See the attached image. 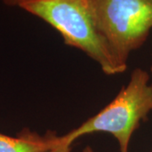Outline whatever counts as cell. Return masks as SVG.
Wrapping results in <instances>:
<instances>
[{
	"instance_id": "8992f818",
	"label": "cell",
	"mask_w": 152,
	"mask_h": 152,
	"mask_svg": "<svg viewBox=\"0 0 152 152\" xmlns=\"http://www.w3.org/2000/svg\"><path fill=\"white\" fill-rule=\"evenodd\" d=\"M4 4H5L6 5L13 6V7H19L20 4H21L23 2L26 1V0H2Z\"/></svg>"
},
{
	"instance_id": "277c9868",
	"label": "cell",
	"mask_w": 152,
	"mask_h": 152,
	"mask_svg": "<svg viewBox=\"0 0 152 152\" xmlns=\"http://www.w3.org/2000/svg\"><path fill=\"white\" fill-rule=\"evenodd\" d=\"M60 137L53 131L40 135L29 129H23L16 136L0 133V152H45L54 147Z\"/></svg>"
},
{
	"instance_id": "52a82bcc",
	"label": "cell",
	"mask_w": 152,
	"mask_h": 152,
	"mask_svg": "<svg viewBox=\"0 0 152 152\" xmlns=\"http://www.w3.org/2000/svg\"><path fill=\"white\" fill-rule=\"evenodd\" d=\"M83 152H94L92 149H91V147L90 146H86L85 149H84V151Z\"/></svg>"
},
{
	"instance_id": "7a4b0ae2",
	"label": "cell",
	"mask_w": 152,
	"mask_h": 152,
	"mask_svg": "<svg viewBox=\"0 0 152 152\" xmlns=\"http://www.w3.org/2000/svg\"><path fill=\"white\" fill-rule=\"evenodd\" d=\"M146 71L134 69L130 80L116 97L97 114L62 136L71 145L80 137L97 132L109 133L118 140L120 152H129V142L141 121L152 112V84Z\"/></svg>"
},
{
	"instance_id": "ba28073f",
	"label": "cell",
	"mask_w": 152,
	"mask_h": 152,
	"mask_svg": "<svg viewBox=\"0 0 152 152\" xmlns=\"http://www.w3.org/2000/svg\"><path fill=\"white\" fill-rule=\"evenodd\" d=\"M151 71H152V66H151Z\"/></svg>"
},
{
	"instance_id": "5b68a950",
	"label": "cell",
	"mask_w": 152,
	"mask_h": 152,
	"mask_svg": "<svg viewBox=\"0 0 152 152\" xmlns=\"http://www.w3.org/2000/svg\"><path fill=\"white\" fill-rule=\"evenodd\" d=\"M70 146L71 145H68L67 143L64 141V140L61 136L59 142L54 147L51 148L50 150L45 152H71Z\"/></svg>"
},
{
	"instance_id": "9c48e42d",
	"label": "cell",
	"mask_w": 152,
	"mask_h": 152,
	"mask_svg": "<svg viewBox=\"0 0 152 152\" xmlns=\"http://www.w3.org/2000/svg\"><path fill=\"white\" fill-rule=\"evenodd\" d=\"M151 152H152V151H151Z\"/></svg>"
},
{
	"instance_id": "3957f363",
	"label": "cell",
	"mask_w": 152,
	"mask_h": 152,
	"mask_svg": "<svg viewBox=\"0 0 152 152\" xmlns=\"http://www.w3.org/2000/svg\"><path fill=\"white\" fill-rule=\"evenodd\" d=\"M99 31L114 57L127 69L130 53L152 29V0H87Z\"/></svg>"
},
{
	"instance_id": "6da1fadb",
	"label": "cell",
	"mask_w": 152,
	"mask_h": 152,
	"mask_svg": "<svg viewBox=\"0 0 152 152\" xmlns=\"http://www.w3.org/2000/svg\"><path fill=\"white\" fill-rule=\"evenodd\" d=\"M19 8L56 29L65 44L83 51L106 75L126 70L99 31L87 0H26Z\"/></svg>"
}]
</instances>
